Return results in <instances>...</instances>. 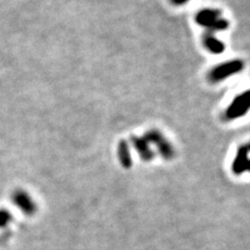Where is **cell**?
Listing matches in <instances>:
<instances>
[{"mask_svg":"<svg viewBox=\"0 0 250 250\" xmlns=\"http://www.w3.org/2000/svg\"><path fill=\"white\" fill-rule=\"evenodd\" d=\"M10 217V214L3 212V210H0V226H3L9 222L11 220Z\"/></svg>","mask_w":250,"mask_h":250,"instance_id":"cell-10","label":"cell"},{"mask_svg":"<svg viewBox=\"0 0 250 250\" xmlns=\"http://www.w3.org/2000/svg\"><path fill=\"white\" fill-rule=\"evenodd\" d=\"M132 141H134V144L137 148L138 152L141 154L142 158L145 160H150L152 158V152L150 149V144L148 143V141L145 138H132Z\"/></svg>","mask_w":250,"mask_h":250,"instance_id":"cell-6","label":"cell"},{"mask_svg":"<svg viewBox=\"0 0 250 250\" xmlns=\"http://www.w3.org/2000/svg\"><path fill=\"white\" fill-rule=\"evenodd\" d=\"M199 25L208 28L210 33L225 30L229 27V22L221 17V13L214 9H206L200 11L196 16Z\"/></svg>","mask_w":250,"mask_h":250,"instance_id":"cell-1","label":"cell"},{"mask_svg":"<svg viewBox=\"0 0 250 250\" xmlns=\"http://www.w3.org/2000/svg\"><path fill=\"white\" fill-rule=\"evenodd\" d=\"M144 138L148 141V143L149 144H154L158 146L161 153L164 156H166V158H169V156L173 154V150H172L171 145L168 143V141L165 140V138L160 134V132L154 131V130L149 131L147 132Z\"/></svg>","mask_w":250,"mask_h":250,"instance_id":"cell-4","label":"cell"},{"mask_svg":"<svg viewBox=\"0 0 250 250\" xmlns=\"http://www.w3.org/2000/svg\"><path fill=\"white\" fill-rule=\"evenodd\" d=\"M205 45L209 52L215 54H220L225 49V45L213 35H208L205 38Z\"/></svg>","mask_w":250,"mask_h":250,"instance_id":"cell-7","label":"cell"},{"mask_svg":"<svg viewBox=\"0 0 250 250\" xmlns=\"http://www.w3.org/2000/svg\"><path fill=\"white\" fill-rule=\"evenodd\" d=\"M243 67H244L243 62H241L239 60L223 62V64L217 66L209 72V75H208L209 81L213 83L221 82L225 80V78L239 73L241 70H243Z\"/></svg>","mask_w":250,"mask_h":250,"instance_id":"cell-2","label":"cell"},{"mask_svg":"<svg viewBox=\"0 0 250 250\" xmlns=\"http://www.w3.org/2000/svg\"><path fill=\"white\" fill-rule=\"evenodd\" d=\"M119 154L120 158L122 160V162L125 164V165H129L130 163V155H129V151H128V147L127 144L122 141L119 145Z\"/></svg>","mask_w":250,"mask_h":250,"instance_id":"cell-9","label":"cell"},{"mask_svg":"<svg viewBox=\"0 0 250 250\" xmlns=\"http://www.w3.org/2000/svg\"><path fill=\"white\" fill-rule=\"evenodd\" d=\"M172 3L175 4V5H182V4H185L187 3L189 0H171Z\"/></svg>","mask_w":250,"mask_h":250,"instance_id":"cell-11","label":"cell"},{"mask_svg":"<svg viewBox=\"0 0 250 250\" xmlns=\"http://www.w3.org/2000/svg\"><path fill=\"white\" fill-rule=\"evenodd\" d=\"M250 109V90L241 94L234 99L226 111V118L237 119L244 116Z\"/></svg>","mask_w":250,"mask_h":250,"instance_id":"cell-3","label":"cell"},{"mask_svg":"<svg viewBox=\"0 0 250 250\" xmlns=\"http://www.w3.org/2000/svg\"><path fill=\"white\" fill-rule=\"evenodd\" d=\"M232 166L236 172L250 171V144L240 148Z\"/></svg>","mask_w":250,"mask_h":250,"instance_id":"cell-5","label":"cell"},{"mask_svg":"<svg viewBox=\"0 0 250 250\" xmlns=\"http://www.w3.org/2000/svg\"><path fill=\"white\" fill-rule=\"evenodd\" d=\"M15 203L16 205H18L23 212L31 214L34 212V203L33 201L30 200V198L27 196L26 194H23V193H17L15 195Z\"/></svg>","mask_w":250,"mask_h":250,"instance_id":"cell-8","label":"cell"}]
</instances>
